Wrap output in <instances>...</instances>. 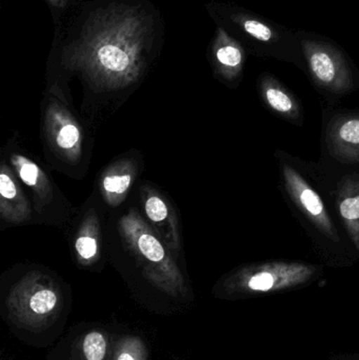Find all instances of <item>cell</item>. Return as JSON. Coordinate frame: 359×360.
I'll return each mask as SVG.
<instances>
[{"instance_id":"obj_2","label":"cell","mask_w":359,"mask_h":360,"mask_svg":"<svg viewBox=\"0 0 359 360\" xmlns=\"http://www.w3.org/2000/svg\"><path fill=\"white\" fill-rule=\"evenodd\" d=\"M40 141L46 165L70 179L88 175L93 136L58 82H48L40 103Z\"/></svg>"},{"instance_id":"obj_15","label":"cell","mask_w":359,"mask_h":360,"mask_svg":"<svg viewBox=\"0 0 359 360\" xmlns=\"http://www.w3.org/2000/svg\"><path fill=\"white\" fill-rule=\"evenodd\" d=\"M259 89L266 103L274 111L289 116L297 113L296 101L273 76L263 74L259 78Z\"/></svg>"},{"instance_id":"obj_14","label":"cell","mask_w":359,"mask_h":360,"mask_svg":"<svg viewBox=\"0 0 359 360\" xmlns=\"http://www.w3.org/2000/svg\"><path fill=\"white\" fill-rule=\"evenodd\" d=\"M339 211L352 243L359 251V177L344 181L339 190Z\"/></svg>"},{"instance_id":"obj_16","label":"cell","mask_w":359,"mask_h":360,"mask_svg":"<svg viewBox=\"0 0 359 360\" xmlns=\"http://www.w3.org/2000/svg\"><path fill=\"white\" fill-rule=\"evenodd\" d=\"M82 349L86 360H103L107 352L105 336L99 332H91L84 338Z\"/></svg>"},{"instance_id":"obj_18","label":"cell","mask_w":359,"mask_h":360,"mask_svg":"<svg viewBox=\"0 0 359 360\" xmlns=\"http://www.w3.org/2000/svg\"><path fill=\"white\" fill-rule=\"evenodd\" d=\"M48 1L50 2L53 6H55V8H65L69 0H48Z\"/></svg>"},{"instance_id":"obj_9","label":"cell","mask_w":359,"mask_h":360,"mask_svg":"<svg viewBox=\"0 0 359 360\" xmlns=\"http://www.w3.org/2000/svg\"><path fill=\"white\" fill-rule=\"evenodd\" d=\"M145 170V158L139 150L131 149L112 160L97 175L95 190L107 211L124 207Z\"/></svg>"},{"instance_id":"obj_13","label":"cell","mask_w":359,"mask_h":360,"mask_svg":"<svg viewBox=\"0 0 359 360\" xmlns=\"http://www.w3.org/2000/svg\"><path fill=\"white\" fill-rule=\"evenodd\" d=\"M329 143L335 155L359 162V117L343 118L337 122L329 131Z\"/></svg>"},{"instance_id":"obj_7","label":"cell","mask_w":359,"mask_h":360,"mask_svg":"<svg viewBox=\"0 0 359 360\" xmlns=\"http://www.w3.org/2000/svg\"><path fill=\"white\" fill-rule=\"evenodd\" d=\"M109 211L97 191L78 207L67 239L74 262L82 268L94 269L105 264V226Z\"/></svg>"},{"instance_id":"obj_19","label":"cell","mask_w":359,"mask_h":360,"mask_svg":"<svg viewBox=\"0 0 359 360\" xmlns=\"http://www.w3.org/2000/svg\"><path fill=\"white\" fill-rule=\"evenodd\" d=\"M117 360H136L132 355L129 354V353L124 352L118 356Z\"/></svg>"},{"instance_id":"obj_12","label":"cell","mask_w":359,"mask_h":360,"mask_svg":"<svg viewBox=\"0 0 359 360\" xmlns=\"http://www.w3.org/2000/svg\"><path fill=\"white\" fill-rule=\"evenodd\" d=\"M247 51L225 27L218 25L211 44V65L215 75L227 84H237L242 76Z\"/></svg>"},{"instance_id":"obj_8","label":"cell","mask_w":359,"mask_h":360,"mask_svg":"<svg viewBox=\"0 0 359 360\" xmlns=\"http://www.w3.org/2000/svg\"><path fill=\"white\" fill-rule=\"evenodd\" d=\"M137 201L145 221L176 259H183V237L178 209L169 195L147 180L137 184Z\"/></svg>"},{"instance_id":"obj_6","label":"cell","mask_w":359,"mask_h":360,"mask_svg":"<svg viewBox=\"0 0 359 360\" xmlns=\"http://www.w3.org/2000/svg\"><path fill=\"white\" fill-rule=\"evenodd\" d=\"M306 68L318 88L341 95L355 88L358 76L351 58L334 40L297 30Z\"/></svg>"},{"instance_id":"obj_5","label":"cell","mask_w":359,"mask_h":360,"mask_svg":"<svg viewBox=\"0 0 359 360\" xmlns=\"http://www.w3.org/2000/svg\"><path fill=\"white\" fill-rule=\"evenodd\" d=\"M322 268L297 262H268L235 269L221 283V292L234 298L275 295L308 287Z\"/></svg>"},{"instance_id":"obj_17","label":"cell","mask_w":359,"mask_h":360,"mask_svg":"<svg viewBox=\"0 0 359 360\" xmlns=\"http://www.w3.org/2000/svg\"><path fill=\"white\" fill-rule=\"evenodd\" d=\"M329 360H359V353H339L332 355Z\"/></svg>"},{"instance_id":"obj_1","label":"cell","mask_w":359,"mask_h":360,"mask_svg":"<svg viewBox=\"0 0 359 360\" xmlns=\"http://www.w3.org/2000/svg\"><path fill=\"white\" fill-rule=\"evenodd\" d=\"M150 17L135 6L92 15L77 40L63 51V65L81 78V116L91 132L115 113L145 76L151 50Z\"/></svg>"},{"instance_id":"obj_10","label":"cell","mask_w":359,"mask_h":360,"mask_svg":"<svg viewBox=\"0 0 359 360\" xmlns=\"http://www.w3.org/2000/svg\"><path fill=\"white\" fill-rule=\"evenodd\" d=\"M34 224L31 199L13 169L0 156V230Z\"/></svg>"},{"instance_id":"obj_4","label":"cell","mask_w":359,"mask_h":360,"mask_svg":"<svg viewBox=\"0 0 359 360\" xmlns=\"http://www.w3.org/2000/svg\"><path fill=\"white\" fill-rule=\"evenodd\" d=\"M214 10L218 25L236 38L247 52L306 67L297 30L233 4H218Z\"/></svg>"},{"instance_id":"obj_3","label":"cell","mask_w":359,"mask_h":360,"mask_svg":"<svg viewBox=\"0 0 359 360\" xmlns=\"http://www.w3.org/2000/svg\"><path fill=\"white\" fill-rule=\"evenodd\" d=\"M0 155L6 158L31 199L34 224L55 226L67 236L78 207L70 202L39 158L21 145L17 134L6 141Z\"/></svg>"},{"instance_id":"obj_11","label":"cell","mask_w":359,"mask_h":360,"mask_svg":"<svg viewBox=\"0 0 359 360\" xmlns=\"http://www.w3.org/2000/svg\"><path fill=\"white\" fill-rule=\"evenodd\" d=\"M282 176L286 190L310 221L331 240H339L337 229L318 193L291 167H282Z\"/></svg>"}]
</instances>
